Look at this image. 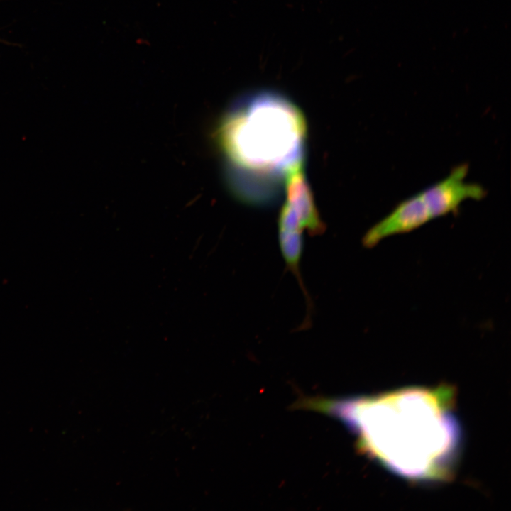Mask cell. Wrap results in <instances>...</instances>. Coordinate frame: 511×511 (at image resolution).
<instances>
[{
	"label": "cell",
	"instance_id": "3",
	"mask_svg": "<svg viewBox=\"0 0 511 511\" xmlns=\"http://www.w3.org/2000/svg\"><path fill=\"white\" fill-rule=\"evenodd\" d=\"M468 172L467 164L458 165L443 180L419 192L432 219L454 212L466 200L486 196L483 186L465 181Z\"/></svg>",
	"mask_w": 511,
	"mask_h": 511
},
{
	"label": "cell",
	"instance_id": "1",
	"mask_svg": "<svg viewBox=\"0 0 511 511\" xmlns=\"http://www.w3.org/2000/svg\"><path fill=\"white\" fill-rule=\"evenodd\" d=\"M449 388H407L373 397L314 402L343 421L363 450L387 469L415 480L449 476L461 429Z\"/></svg>",
	"mask_w": 511,
	"mask_h": 511
},
{
	"label": "cell",
	"instance_id": "2",
	"mask_svg": "<svg viewBox=\"0 0 511 511\" xmlns=\"http://www.w3.org/2000/svg\"><path fill=\"white\" fill-rule=\"evenodd\" d=\"M306 130L295 104L278 93L263 91L235 104L222 121L219 136L237 172L253 180H270L285 177L302 164Z\"/></svg>",
	"mask_w": 511,
	"mask_h": 511
},
{
	"label": "cell",
	"instance_id": "4",
	"mask_svg": "<svg viewBox=\"0 0 511 511\" xmlns=\"http://www.w3.org/2000/svg\"><path fill=\"white\" fill-rule=\"evenodd\" d=\"M286 201L280 214L311 236L324 233L325 226L314 202L311 189L304 175L302 164L292 169L285 177Z\"/></svg>",
	"mask_w": 511,
	"mask_h": 511
},
{
	"label": "cell",
	"instance_id": "5",
	"mask_svg": "<svg viewBox=\"0 0 511 511\" xmlns=\"http://www.w3.org/2000/svg\"><path fill=\"white\" fill-rule=\"evenodd\" d=\"M431 219L430 213L419 192L402 201L371 226L363 237V245L373 248L388 237L414 231Z\"/></svg>",
	"mask_w": 511,
	"mask_h": 511
}]
</instances>
